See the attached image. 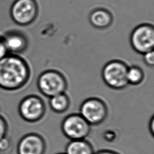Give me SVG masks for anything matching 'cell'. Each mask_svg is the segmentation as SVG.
I'll return each mask as SVG.
<instances>
[{
  "mask_svg": "<svg viewBox=\"0 0 154 154\" xmlns=\"http://www.w3.org/2000/svg\"><path fill=\"white\" fill-rule=\"evenodd\" d=\"M132 49L138 54H144L153 50L154 28L153 25L143 23L136 26L129 37Z\"/></svg>",
  "mask_w": 154,
  "mask_h": 154,
  "instance_id": "7",
  "label": "cell"
},
{
  "mask_svg": "<svg viewBox=\"0 0 154 154\" xmlns=\"http://www.w3.org/2000/svg\"><path fill=\"white\" fill-rule=\"evenodd\" d=\"M149 129L152 135V136H154V117L152 116L149 120Z\"/></svg>",
  "mask_w": 154,
  "mask_h": 154,
  "instance_id": "19",
  "label": "cell"
},
{
  "mask_svg": "<svg viewBox=\"0 0 154 154\" xmlns=\"http://www.w3.org/2000/svg\"><path fill=\"white\" fill-rule=\"evenodd\" d=\"M8 54L1 35H0V60Z\"/></svg>",
  "mask_w": 154,
  "mask_h": 154,
  "instance_id": "18",
  "label": "cell"
},
{
  "mask_svg": "<svg viewBox=\"0 0 154 154\" xmlns=\"http://www.w3.org/2000/svg\"><path fill=\"white\" fill-rule=\"evenodd\" d=\"M1 36L8 54L19 55L25 52L28 46L27 37L20 31L8 30Z\"/></svg>",
  "mask_w": 154,
  "mask_h": 154,
  "instance_id": "10",
  "label": "cell"
},
{
  "mask_svg": "<svg viewBox=\"0 0 154 154\" xmlns=\"http://www.w3.org/2000/svg\"><path fill=\"white\" fill-rule=\"evenodd\" d=\"M8 124L6 119L0 114V140L7 135Z\"/></svg>",
  "mask_w": 154,
  "mask_h": 154,
  "instance_id": "15",
  "label": "cell"
},
{
  "mask_svg": "<svg viewBox=\"0 0 154 154\" xmlns=\"http://www.w3.org/2000/svg\"><path fill=\"white\" fill-rule=\"evenodd\" d=\"M79 114L90 125H98L107 117L108 108L102 99L97 97H90L81 103Z\"/></svg>",
  "mask_w": 154,
  "mask_h": 154,
  "instance_id": "6",
  "label": "cell"
},
{
  "mask_svg": "<svg viewBox=\"0 0 154 154\" xmlns=\"http://www.w3.org/2000/svg\"><path fill=\"white\" fill-rule=\"evenodd\" d=\"M31 76L25 59L17 54H7L0 60V88L14 91L24 87Z\"/></svg>",
  "mask_w": 154,
  "mask_h": 154,
  "instance_id": "1",
  "label": "cell"
},
{
  "mask_svg": "<svg viewBox=\"0 0 154 154\" xmlns=\"http://www.w3.org/2000/svg\"><path fill=\"white\" fill-rule=\"evenodd\" d=\"M126 77L128 84L137 85L143 81L144 73L140 67L136 65L131 66L128 67Z\"/></svg>",
  "mask_w": 154,
  "mask_h": 154,
  "instance_id": "14",
  "label": "cell"
},
{
  "mask_svg": "<svg viewBox=\"0 0 154 154\" xmlns=\"http://www.w3.org/2000/svg\"><path fill=\"white\" fill-rule=\"evenodd\" d=\"M89 20L93 26L98 29H105L109 27L112 22V16L107 10L97 8L90 14Z\"/></svg>",
  "mask_w": 154,
  "mask_h": 154,
  "instance_id": "11",
  "label": "cell"
},
{
  "mask_svg": "<svg viewBox=\"0 0 154 154\" xmlns=\"http://www.w3.org/2000/svg\"><path fill=\"white\" fill-rule=\"evenodd\" d=\"M143 59L144 63L149 67L154 65V51L153 50L149 51L143 54Z\"/></svg>",
  "mask_w": 154,
  "mask_h": 154,
  "instance_id": "16",
  "label": "cell"
},
{
  "mask_svg": "<svg viewBox=\"0 0 154 154\" xmlns=\"http://www.w3.org/2000/svg\"><path fill=\"white\" fill-rule=\"evenodd\" d=\"M20 117L25 122L35 123L40 121L46 112V105L39 96L30 94L24 97L18 105Z\"/></svg>",
  "mask_w": 154,
  "mask_h": 154,
  "instance_id": "4",
  "label": "cell"
},
{
  "mask_svg": "<svg viewBox=\"0 0 154 154\" xmlns=\"http://www.w3.org/2000/svg\"><path fill=\"white\" fill-rule=\"evenodd\" d=\"M128 69L127 64L122 61H109L102 69V79L105 84L112 89H124L129 85L126 77Z\"/></svg>",
  "mask_w": 154,
  "mask_h": 154,
  "instance_id": "3",
  "label": "cell"
},
{
  "mask_svg": "<svg viewBox=\"0 0 154 154\" xmlns=\"http://www.w3.org/2000/svg\"><path fill=\"white\" fill-rule=\"evenodd\" d=\"M94 153L92 145L85 139L70 140L65 149L66 154H94Z\"/></svg>",
  "mask_w": 154,
  "mask_h": 154,
  "instance_id": "12",
  "label": "cell"
},
{
  "mask_svg": "<svg viewBox=\"0 0 154 154\" xmlns=\"http://www.w3.org/2000/svg\"><path fill=\"white\" fill-rule=\"evenodd\" d=\"M63 134L70 140L85 139L91 131V125L79 114H71L62 121Z\"/></svg>",
  "mask_w": 154,
  "mask_h": 154,
  "instance_id": "8",
  "label": "cell"
},
{
  "mask_svg": "<svg viewBox=\"0 0 154 154\" xmlns=\"http://www.w3.org/2000/svg\"><path fill=\"white\" fill-rule=\"evenodd\" d=\"M49 104L51 109L54 112L61 114L69 109L70 101L67 94L63 93L50 97Z\"/></svg>",
  "mask_w": 154,
  "mask_h": 154,
  "instance_id": "13",
  "label": "cell"
},
{
  "mask_svg": "<svg viewBox=\"0 0 154 154\" xmlns=\"http://www.w3.org/2000/svg\"><path fill=\"white\" fill-rule=\"evenodd\" d=\"M37 86L39 91L47 97L65 93L67 82L64 76L59 71L53 69L45 70L38 76Z\"/></svg>",
  "mask_w": 154,
  "mask_h": 154,
  "instance_id": "2",
  "label": "cell"
},
{
  "mask_svg": "<svg viewBox=\"0 0 154 154\" xmlns=\"http://www.w3.org/2000/svg\"><path fill=\"white\" fill-rule=\"evenodd\" d=\"M57 154H66L65 153H57Z\"/></svg>",
  "mask_w": 154,
  "mask_h": 154,
  "instance_id": "21",
  "label": "cell"
},
{
  "mask_svg": "<svg viewBox=\"0 0 154 154\" xmlns=\"http://www.w3.org/2000/svg\"><path fill=\"white\" fill-rule=\"evenodd\" d=\"M38 11L35 0H14L10 7V14L16 25L27 26L35 20Z\"/></svg>",
  "mask_w": 154,
  "mask_h": 154,
  "instance_id": "5",
  "label": "cell"
},
{
  "mask_svg": "<svg viewBox=\"0 0 154 154\" xmlns=\"http://www.w3.org/2000/svg\"><path fill=\"white\" fill-rule=\"evenodd\" d=\"M45 150V141L37 133H28L23 135L17 144V154H44Z\"/></svg>",
  "mask_w": 154,
  "mask_h": 154,
  "instance_id": "9",
  "label": "cell"
},
{
  "mask_svg": "<svg viewBox=\"0 0 154 154\" xmlns=\"http://www.w3.org/2000/svg\"><path fill=\"white\" fill-rule=\"evenodd\" d=\"M11 147V141L7 136L0 140V152H7Z\"/></svg>",
  "mask_w": 154,
  "mask_h": 154,
  "instance_id": "17",
  "label": "cell"
},
{
  "mask_svg": "<svg viewBox=\"0 0 154 154\" xmlns=\"http://www.w3.org/2000/svg\"><path fill=\"white\" fill-rule=\"evenodd\" d=\"M94 154H120V153L111 150H101L96 152H94Z\"/></svg>",
  "mask_w": 154,
  "mask_h": 154,
  "instance_id": "20",
  "label": "cell"
}]
</instances>
